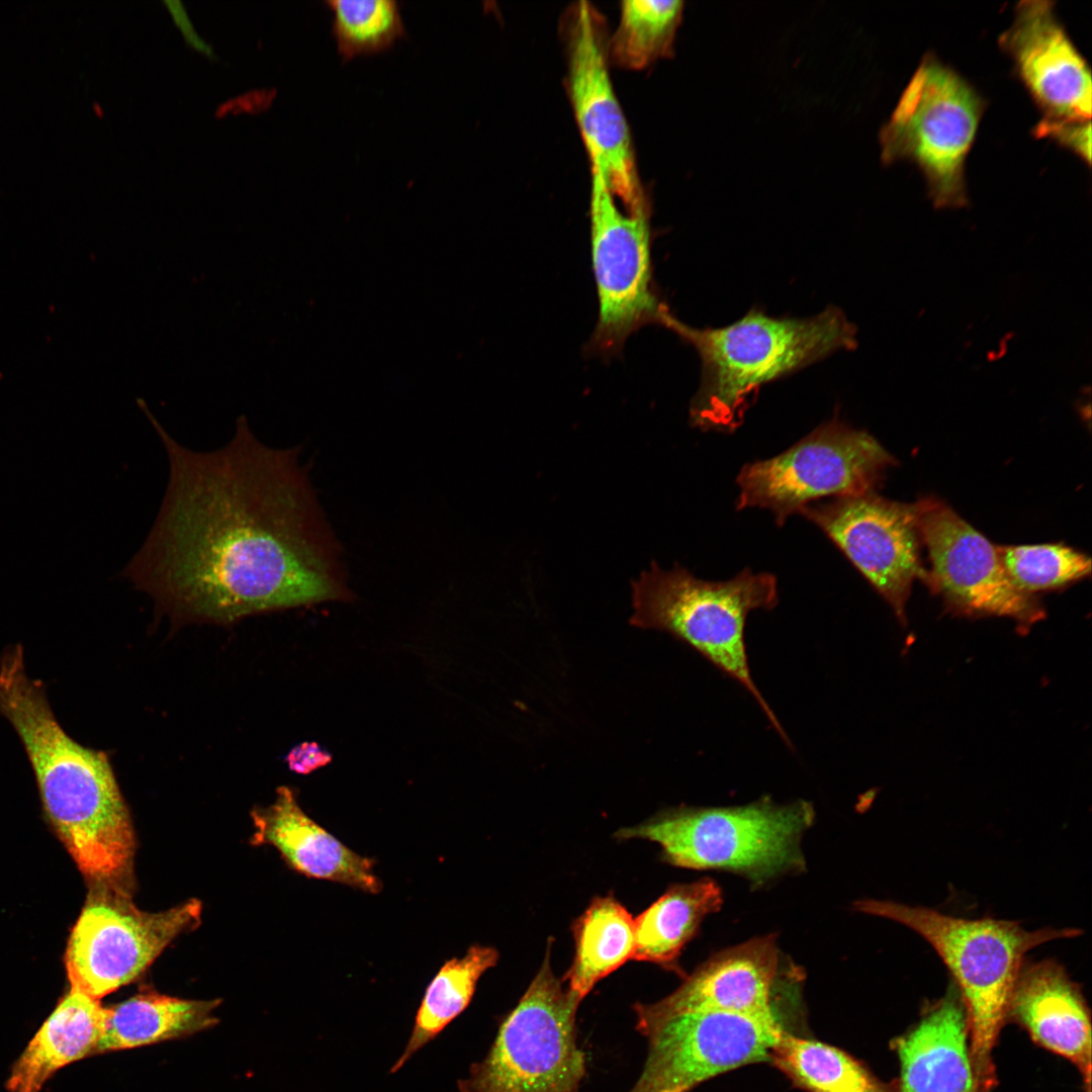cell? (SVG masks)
I'll return each mask as SVG.
<instances>
[{
    "mask_svg": "<svg viewBox=\"0 0 1092 1092\" xmlns=\"http://www.w3.org/2000/svg\"><path fill=\"white\" fill-rule=\"evenodd\" d=\"M168 462L154 524L121 574L174 617L232 623L350 599L342 550L299 448L262 443L245 418L218 449L175 440L144 408Z\"/></svg>",
    "mask_w": 1092,
    "mask_h": 1092,
    "instance_id": "cell-1",
    "label": "cell"
},
{
    "mask_svg": "<svg viewBox=\"0 0 1092 1092\" xmlns=\"http://www.w3.org/2000/svg\"><path fill=\"white\" fill-rule=\"evenodd\" d=\"M0 715L18 735L43 809L81 872L127 890L134 833L107 754L67 734L42 682L27 674L18 643L0 657Z\"/></svg>",
    "mask_w": 1092,
    "mask_h": 1092,
    "instance_id": "cell-2",
    "label": "cell"
},
{
    "mask_svg": "<svg viewBox=\"0 0 1092 1092\" xmlns=\"http://www.w3.org/2000/svg\"><path fill=\"white\" fill-rule=\"evenodd\" d=\"M659 324L700 357L701 382L690 420L702 431H735L761 386L857 346L856 327L836 306L807 317L772 316L751 308L732 324L704 329L666 311Z\"/></svg>",
    "mask_w": 1092,
    "mask_h": 1092,
    "instance_id": "cell-3",
    "label": "cell"
},
{
    "mask_svg": "<svg viewBox=\"0 0 1092 1092\" xmlns=\"http://www.w3.org/2000/svg\"><path fill=\"white\" fill-rule=\"evenodd\" d=\"M854 907L907 926L940 957L965 1005L975 1092H992L997 1084L993 1050L1007 1021L1025 953L1051 940L1081 935L1082 930L1068 927L1030 931L1016 921L966 919L885 900H860Z\"/></svg>",
    "mask_w": 1092,
    "mask_h": 1092,
    "instance_id": "cell-4",
    "label": "cell"
},
{
    "mask_svg": "<svg viewBox=\"0 0 1092 1092\" xmlns=\"http://www.w3.org/2000/svg\"><path fill=\"white\" fill-rule=\"evenodd\" d=\"M778 601L777 578L770 573L745 568L729 580L708 581L684 567L666 570L653 562L632 582L630 624L669 633L738 681L790 745L753 681L745 644L748 614L757 609L771 610Z\"/></svg>",
    "mask_w": 1092,
    "mask_h": 1092,
    "instance_id": "cell-5",
    "label": "cell"
},
{
    "mask_svg": "<svg viewBox=\"0 0 1092 1092\" xmlns=\"http://www.w3.org/2000/svg\"><path fill=\"white\" fill-rule=\"evenodd\" d=\"M814 816L809 802L780 805L765 798L735 807L667 810L616 836L657 842L663 858L676 867L725 870L760 884L804 867L800 841Z\"/></svg>",
    "mask_w": 1092,
    "mask_h": 1092,
    "instance_id": "cell-6",
    "label": "cell"
},
{
    "mask_svg": "<svg viewBox=\"0 0 1092 1092\" xmlns=\"http://www.w3.org/2000/svg\"><path fill=\"white\" fill-rule=\"evenodd\" d=\"M985 107L960 74L924 56L881 130L882 162L916 164L935 207L966 206L965 164Z\"/></svg>",
    "mask_w": 1092,
    "mask_h": 1092,
    "instance_id": "cell-7",
    "label": "cell"
},
{
    "mask_svg": "<svg viewBox=\"0 0 1092 1092\" xmlns=\"http://www.w3.org/2000/svg\"><path fill=\"white\" fill-rule=\"evenodd\" d=\"M543 964L500 1024L485 1058L458 1081L459 1092H578L585 1075L576 1041L579 1001Z\"/></svg>",
    "mask_w": 1092,
    "mask_h": 1092,
    "instance_id": "cell-8",
    "label": "cell"
},
{
    "mask_svg": "<svg viewBox=\"0 0 1092 1092\" xmlns=\"http://www.w3.org/2000/svg\"><path fill=\"white\" fill-rule=\"evenodd\" d=\"M892 455L868 432L833 419L786 451L745 464L737 475V510L760 508L779 526L824 497L875 492Z\"/></svg>",
    "mask_w": 1092,
    "mask_h": 1092,
    "instance_id": "cell-9",
    "label": "cell"
},
{
    "mask_svg": "<svg viewBox=\"0 0 1092 1092\" xmlns=\"http://www.w3.org/2000/svg\"><path fill=\"white\" fill-rule=\"evenodd\" d=\"M633 1010L636 1029L647 1041V1057L627 1092H690L723 1073L769 1062L772 1048L787 1030L778 1012L657 1014L644 1003H636Z\"/></svg>",
    "mask_w": 1092,
    "mask_h": 1092,
    "instance_id": "cell-10",
    "label": "cell"
},
{
    "mask_svg": "<svg viewBox=\"0 0 1092 1092\" xmlns=\"http://www.w3.org/2000/svg\"><path fill=\"white\" fill-rule=\"evenodd\" d=\"M561 33L566 90L590 168L627 207L648 205L640 182L630 128L609 71L604 16L581 0L566 9Z\"/></svg>",
    "mask_w": 1092,
    "mask_h": 1092,
    "instance_id": "cell-11",
    "label": "cell"
},
{
    "mask_svg": "<svg viewBox=\"0 0 1092 1092\" xmlns=\"http://www.w3.org/2000/svg\"><path fill=\"white\" fill-rule=\"evenodd\" d=\"M190 899L160 912L139 909L115 888L85 907L73 928L66 967L71 989L100 999L135 980L178 935L200 923Z\"/></svg>",
    "mask_w": 1092,
    "mask_h": 1092,
    "instance_id": "cell-12",
    "label": "cell"
},
{
    "mask_svg": "<svg viewBox=\"0 0 1092 1092\" xmlns=\"http://www.w3.org/2000/svg\"><path fill=\"white\" fill-rule=\"evenodd\" d=\"M590 245L599 298L594 342L615 351L642 325L667 311L652 288L649 205L627 207L590 168Z\"/></svg>",
    "mask_w": 1092,
    "mask_h": 1092,
    "instance_id": "cell-13",
    "label": "cell"
},
{
    "mask_svg": "<svg viewBox=\"0 0 1092 1092\" xmlns=\"http://www.w3.org/2000/svg\"><path fill=\"white\" fill-rule=\"evenodd\" d=\"M917 508L930 562L923 581L950 609L968 616L1008 618L1024 629L1043 618L1034 595L1021 592L1008 577L998 546L942 502L926 498Z\"/></svg>",
    "mask_w": 1092,
    "mask_h": 1092,
    "instance_id": "cell-14",
    "label": "cell"
},
{
    "mask_svg": "<svg viewBox=\"0 0 1092 1092\" xmlns=\"http://www.w3.org/2000/svg\"><path fill=\"white\" fill-rule=\"evenodd\" d=\"M800 515L822 530L905 622L912 583L925 575L917 503L871 492L813 503Z\"/></svg>",
    "mask_w": 1092,
    "mask_h": 1092,
    "instance_id": "cell-15",
    "label": "cell"
},
{
    "mask_svg": "<svg viewBox=\"0 0 1092 1092\" xmlns=\"http://www.w3.org/2000/svg\"><path fill=\"white\" fill-rule=\"evenodd\" d=\"M1044 120L1091 119V73L1051 1H1021L1011 26L999 37Z\"/></svg>",
    "mask_w": 1092,
    "mask_h": 1092,
    "instance_id": "cell-16",
    "label": "cell"
},
{
    "mask_svg": "<svg viewBox=\"0 0 1092 1092\" xmlns=\"http://www.w3.org/2000/svg\"><path fill=\"white\" fill-rule=\"evenodd\" d=\"M779 948L771 936L727 948L699 967L670 995L644 1003L657 1014L720 1011L748 1015L776 1013Z\"/></svg>",
    "mask_w": 1092,
    "mask_h": 1092,
    "instance_id": "cell-17",
    "label": "cell"
},
{
    "mask_svg": "<svg viewBox=\"0 0 1092 1092\" xmlns=\"http://www.w3.org/2000/svg\"><path fill=\"white\" fill-rule=\"evenodd\" d=\"M1007 1020L1023 1027L1032 1040L1073 1063L1091 1091L1090 1012L1080 987L1065 968L1046 959L1024 964L1016 980Z\"/></svg>",
    "mask_w": 1092,
    "mask_h": 1092,
    "instance_id": "cell-18",
    "label": "cell"
},
{
    "mask_svg": "<svg viewBox=\"0 0 1092 1092\" xmlns=\"http://www.w3.org/2000/svg\"><path fill=\"white\" fill-rule=\"evenodd\" d=\"M892 1048L900 1063L894 1092H975L967 1013L954 984Z\"/></svg>",
    "mask_w": 1092,
    "mask_h": 1092,
    "instance_id": "cell-19",
    "label": "cell"
},
{
    "mask_svg": "<svg viewBox=\"0 0 1092 1092\" xmlns=\"http://www.w3.org/2000/svg\"><path fill=\"white\" fill-rule=\"evenodd\" d=\"M252 816L256 829L252 841L273 845L296 872L371 894L381 890L374 861L354 852L312 821L289 788H279L275 802L255 810Z\"/></svg>",
    "mask_w": 1092,
    "mask_h": 1092,
    "instance_id": "cell-20",
    "label": "cell"
},
{
    "mask_svg": "<svg viewBox=\"0 0 1092 1092\" xmlns=\"http://www.w3.org/2000/svg\"><path fill=\"white\" fill-rule=\"evenodd\" d=\"M106 1007L99 999L70 990L15 1063L10 1092H39L61 1068L98 1053Z\"/></svg>",
    "mask_w": 1092,
    "mask_h": 1092,
    "instance_id": "cell-21",
    "label": "cell"
},
{
    "mask_svg": "<svg viewBox=\"0 0 1092 1092\" xmlns=\"http://www.w3.org/2000/svg\"><path fill=\"white\" fill-rule=\"evenodd\" d=\"M218 1000L138 994L106 1007L98 1053L115 1052L191 1035L217 1022Z\"/></svg>",
    "mask_w": 1092,
    "mask_h": 1092,
    "instance_id": "cell-22",
    "label": "cell"
},
{
    "mask_svg": "<svg viewBox=\"0 0 1092 1092\" xmlns=\"http://www.w3.org/2000/svg\"><path fill=\"white\" fill-rule=\"evenodd\" d=\"M722 902V891L711 879L672 886L634 920L633 959L682 975L677 966L681 949Z\"/></svg>",
    "mask_w": 1092,
    "mask_h": 1092,
    "instance_id": "cell-23",
    "label": "cell"
},
{
    "mask_svg": "<svg viewBox=\"0 0 1092 1092\" xmlns=\"http://www.w3.org/2000/svg\"><path fill=\"white\" fill-rule=\"evenodd\" d=\"M575 953L562 982L581 1001L595 985L633 959L635 924L614 898L593 900L573 926Z\"/></svg>",
    "mask_w": 1092,
    "mask_h": 1092,
    "instance_id": "cell-24",
    "label": "cell"
},
{
    "mask_svg": "<svg viewBox=\"0 0 1092 1092\" xmlns=\"http://www.w3.org/2000/svg\"><path fill=\"white\" fill-rule=\"evenodd\" d=\"M498 959L493 947L473 945L462 958L447 961L428 985L406 1045L391 1067L397 1072L469 1005L479 978Z\"/></svg>",
    "mask_w": 1092,
    "mask_h": 1092,
    "instance_id": "cell-25",
    "label": "cell"
},
{
    "mask_svg": "<svg viewBox=\"0 0 1092 1092\" xmlns=\"http://www.w3.org/2000/svg\"><path fill=\"white\" fill-rule=\"evenodd\" d=\"M769 1062L809 1092H894L844 1051L786 1030L770 1052Z\"/></svg>",
    "mask_w": 1092,
    "mask_h": 1092,
    "instance_id": "cell-26",
    "label": "cell"
},
{
    "mask_svg": "<svg viewBox=\"0 0 1092 1092\" xmlns=\"http://www.w3.org/2000/svg\"><path fill=\"white\" fill-rule=\"evenodd\" d=\"M684 5L680 0L621 2L618 26L609 36L610 63L640 70L670 56Z\"/></svg>",
    "mask_w": 1092,
    "mask_h": 1092,
    "instance_id": "cell-27",
    "label": "cell"
},
{
    "mask_svg": "<svg viewBox=\"0 0 1092 1092\" xmlns=\"http://www.w3.org/2000/svg\"><path fill=\"white\" fill-rule=\"evenodd\" d=\"M333 34L344 60L390 48L405 30L396 1L330 0Z\"/></svg>",
    "mask_w": 1092,
    "mask_h": 1092,
    "instance_id": "cell-28",
    "label": "cell"
},
{
    "mask_svg": "<svg viewBox=\"0 0 1092 1092\" xmlns=\"http://www.w3.org/2000/svg\"><path fill=\"white\" fill-rule=\"evenodd\" d=\"M1005 571L1021 592L1062 587L1088 576L1091 559L1065 544L998 546Z\"/></svg>",
    "mask_w": 1092,
    "mask_h": 1092,
    "instance_id": "cell-29",
    "label": "cell"
},
{
    "mask_svg": "<svg viewBox=\"0 0 1092 1092\" xmlns=\"http://www.w3.org/2000/svg\"><path fill=\"white\" fill-rule=\"evenodd\" d=\"M1035 138L1052 139L1074 152L1085 163H1091V122L1052 121L1041 119L1033 128Z\"/></svg>",
    "mask_w": 1092,
    "mask_h": 1092,
    "instance_id": "cell-30",
    "label": "cell"
},
{
    "mask_svg": "<svg viewBox=\"0 0 1092 1092\" xmlns=\"http://www.w3.org/2000/svg\"><path fill=\"white\" fill-rule=\"evenodd\" d=\"M286 759L291 770L306 775L328 764L332 756L315 742H303L292 748Z\"/></svg>",
    "mask_w": 1092,
    "mask_h": 1092,
    "instance_id": "cell-31",
    "label": "cell"
},
{
    "mask_svg": "<svg viewBox=\"0 0 1092 1092\" xmlns=\"http://www.w3.org/2000/svg\"><path fill=\"white\" fill-rule=\"evenodd\" d=\"M164 4L186 42L204 56L214 58L213 49L197 33L183 4L180 1H165Z\"/></svg>",
    "mask_w": 1092,
    "mask_h": 1092,
    "instance_id": "cell-32",
    "label": "cell"
}]
</instances>
